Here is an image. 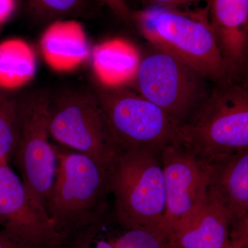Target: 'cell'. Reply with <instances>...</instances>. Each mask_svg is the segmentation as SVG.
Masks as SVG:
<instances>
[{"label":"cell","instance_id":"cell-11","mask_svg":"<svg viewBox=\"0 0 248 248\" xmlns=\"http://www.w3.org/2000/svg\"><path fill=\"white\" fill-rule=\"evenodd\" d=\"M210 200L229 218L230 225L248 218V149L205 162Z\"/></svg>","mask_w":248,"mask_h":248},{"label":"cell","instance_id":"cell-18","mask_svg":"<svg viewBox=\"0 0 248 248\" xmlns=\"http://www.w3.org/2000/svg\"><path fill=\"white\" fill-rule=\"evenodd\" d=\"M31 14L44 21L64 19L84 14L87 0H26Z\"/></svg>","mask_w":248,"mask_h":248},{"label":"cell","instance_id":"cell-15","mask_svg":"<svg viewBox=\"0 0 248 248\" xmlns=\"http://www.w3.org/2000/svg\"><path fill=\"white\" fill-rule=\"evenodd\" d=\"M93 68L99 84L118 86L128 84L133 73V55L127 45L111 41L94 48Z\"/></svg>","mask_w":248,"mask_h":248},{"label":"cell","instance_id":"cell-19","mask_svg":"<svg viewBox=\"0 0 248 248\" xmlns=\"http://www.w3.org/2000/svg\"><path fill=\"white\" fill-rule=\"evenodd\" d=\"M116 248H165V245L159 236L151 232L141 228H128L122 226L116 241Z\"/></svg>","mask_w":248,"mask_h":248},{"label":"cell","instance_id":"cell-3","mask_svg":"<svg viewBox=\"0 0 248 248\" xmlns=\"http://www.w3.org/2000/svg\"><path fill=\"white\" fill-rule=\"evenodd\" d=\"M55 151L58 166L45 210L66 243L108 213L110 193L106 167L82 153Z\"/></svg>","mask_w":248,"mask_h":248},{"label":"cell","instance_id":"cell-9","mask_svg":"<svg viewBox=\"0 0 248 248\" xmlns=\"http://www.w3.org/2000/svg\"><path fill=\"white\" fill-rule=\"evenodd\" d=\"M165 211L163 241L198 216L210 203L205 162L183 147L172 143L161 152Z\"/></svg>","mask_w":248,"mask_h":248},{"label":"cell","instance_id":"cell-20","mask_svg":"<svg viewBox=\"0 0 248 248\" xmlns=\"http://www.w3.org/2000/svg\"><path fill=\"white\" fill-rule=\"evenodd\" d=\"M107 6L119 19L126 24H132L133 11L128 7L126 0H97Z\"/></svg>","mask_w":248,"mask_h":248},{"label":"cell","instance_id":"cell-24","mask_svg":"<svg viewBox=\"0 0 248 248\" xmlns=\"http://www.w3.org/2000/svg\"><path fill=\"white\" fill-rule=\"evenodd\" d=\"M223 248H235L234 246H233L231 244V243H229V244L227 245L226 247H224Z\"/></svg>","mask_w":248,"mask_h":248},{"label":"cell","instance_id":"cell-14","mask_svg":"<svg viewBox=\"0 0 248 248\" xmlns=\"http://www.w3.org/2000/svg\"><path fill=\"white\" fill-rule=\"evenodd\" d=\"M37 59L25 41L10 39L0 43V88L13 90L28 84L35 77Z\"/></svg>","mask_w":248,"mask_h":248},{"label":"cell","instance_id":"cell-23","mask_svg":"<svg viewBox=\"0 0 248 248\" xmlns=\"http://www.w3.org/2000/svg\"><path fill=\"white\" fill-rule=\"evenodd\" d=\"M0 248H16L11 243L0 236Z\"/></svg>","mask_w":248,"mask_h":248},{"label":"cell","instance_id":"cell-13","mask_svg":"<svg viewBox=\"0 0 248 248\" xmlns=\"http://www.w3.org/2000/svg\"><path fill=\"white\" fill-rule=\"evenodd\" d=\"M229 218L213 201L195 219L170 235L165 248H223L229 244Z\"/></svg>","mask_w":248,"mask_h":248},{"label":"cell","instance_id":"cell-22","mask_svg":"<svg viewBox=\"0 0 248 248\" xmlns=\"http://www.w3.org/2000/svg\"><path fill=\"white\" fill-rule=\"evenodd\" d=\"M16 0H0V24L6 22L15 11Z\"/></svg>","mask_w":248,"mask_h":248},{"label":"cell","instance_id":"cell-1","mask_svg":"<svg viewBox=\"0 0 248 248\" xmlns=\"http://www.w3.org/2000/svg\"><path fill=\"white\" fill-rule=\"evenodd\" d=\"M132 24L148 43L177 57L208 81L231 79L210 27L208 4L186 11L143 8L133 11Z\"/></svg>","mask_w":248,"mask_h":248},{"label":"cell","instance_id":"cell-17","mask_svg":"<svg viewBox=\"0 0 248 248\" xmlns=\"http://www.w3.org/2000/svg\"><path fill=\"white\" fill-rule=\"evenodd\" d=\"M108 213L97 223L77 234L71 241V248H117L116 241L122 229L113 215Z\"/></svg>","mask_w":248,"mask_h":248},{"label":"cell","instance_id":"cell-5","mask_svg":"<svg viewBox=\"0 0 248 248\" xmlns=\"http://www.w3.org/2000/svg\"><path fill=\"white\" fill-rule=\"evenodd\" d=\"M132 87L180 125L208 97L211 89L199 72L172 54L148 43L134 73Z\"/></svg>","mask_w":248,"mask_h":248},{"label":"cell","instance_id":"cell-4","mask_svg":"<svg viewBox=\"0 0 248 248\" xmlns=\"http://www.w3.org/2000/svg\"><path fill=\"white\" fill-rule=\"evenodd\" d=\"M174 143L207 162L248 149V91L241 81L217 83L205 102L179 125Z\"/></svg>","mask_w":248,"mask_h":248},{"label":"cell","instance_id":"cell-16","mask_svg":"<svg viewBox=\"0 0 248 248\" xmlns=\"http://www.w3.org/2000/svg\"><path fill=\"white\" fill-rule=\"evenodd\" d=\"M19 123L18 97L0 92V161L14 157Z\"/></svg>","mask_w":248,"mask_h":248},{"label":"cell","instance_id":"cell-10","mask_svg":"<svg viewBox=\"0 0 248 248\" xmlns=\"http://www.w3.org/2000/svg\"><path fill=\"white\" fill-rule=\"evenodd\" d=\"M0 236L16 248H64L66 243L6 159L0 161Z\"/></svg>","mask_w":248,"mask_h":248},{"label":"cell","instance_id":"cell-21","mask_svg":"<svg viewBox=\"0 0 248 248\" xmlns=\"http://www.w3.org/2000/svg\"><path fill=\"white\" fill-rule=\"evenodd\" d=\"M205 1L210 2V0H140L143 8L159 6V7L180 8L184 5Z\"/></svg>","mask_w":248,"mask_h":248},{"label":"cell","instance_id":"cell-2","mask_svg":"<svg viewBox=\"0 0 248 248\" xmlns=\"http://www.w3.org/2000/svg\"><path fill=\"white\" fill-rule=\"evenodd\" d=\"M161 152L117 149L106 172L117 221L125 228L146 230L163 240L166 195Z\"/></svg>","mask_w":248,"mask_h":248},{"label":"cell","instance_id":"cell-6","mask_svg":"<svg viewBox=\"0 0 248 248\" xmlns=\"http://www.w3.org/2000/svg\"><path fill=\"white\" fill-rule=\"evenodd\" d=\"M117 149L161 152L175 141L180 124L128 84L94 88Z\"/></svg>","mask_w":248,"mask_h":248},{"label":"cell","instance_id":"cell-7","mask_svg":"<svg viewBox=\"0 0 248 248\" xmlns=\"http://www.w3.org/2000/svg\"><path fill=\"white\" fill-rule=\"evenodd\" d=\"M50 99L45 90L18 97L19 134L13 157L29 196L45 211L58 166L55 146L50 142Z\"/></svg>","mask_w":248,"mask_h":248},{"label":"cell","instance_id":"cell-8","mask_svg":"<svg viewBox=\"0 0 248 248\" xmlns=\"http://www.w3.org/2000/svg\"><path fill=\"white\" fill-rule=\"evenodd\" d=\"M49 128L55 141L89 156L104 167L117 151L94 92L68 89L50 94Z\"/></svg>","mask_w":248,"mask_h":248},{"label":"cell","instance_id":"cell-12","mask_svg":"<svg viewBox=\"0 0 248 248\" xmlns=\"http://www.w3.org/2000/svg\"><path fill=\"white\" fill-rule=\"evenodd\" d=\"M46 62L57 71H71L81 66L89 56L84 28L73 19L52 22L40 41Z\"/></svg>","mask_w":248,"mask_h":248}]
</instances>
